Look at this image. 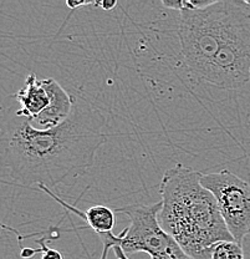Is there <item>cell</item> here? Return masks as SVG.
Masks as SVG:
<instances>
[{
    "instance_id": "cell-1",
    "label": "cell",
    "mask_w": 250,
    "mask_h": 259,
    "mask_svg": "<svg viewBox=\"0 0 250 259\" xmlns=\"http://www.w3.org/2000/svg\"><path fill=\"white\" fill-rule=\"evenodd\" d=\"M107 137L106 117L83 97L74 95L67 120L50 130L7 111L0 116V166L23 186L71 185L92 168Z\"/></svg>"
},
{
    "instance_id": "cell-2",
    "label": "cell",
    "mask_w": 250,
    "mask_h": 259,
    "mask_svg": "<svg viewBox=\"0 0 250 259\" xmlns=\"http://www.w3.org/2000/svg\"><path fill=\"white\" fill-rule=\"evenodd\" d=\"M202 172L176 164L160 185L162 208L158 222L192 259H211L214 245L234 241L216 198L201 185ZM235 242V241H234Z\"/></svg>"
},
{
    "instance_id": "cell-3",
    "label": "cell",
    "mask_w": 250,
    "mask_h": 259,
    "mask_svg": "<svg viewBox=\"0 0 250 259\" xmlns=\"http://www.w3.org/2000/svg\"><path fill=\"white\" fill-rule=\"evenodd\" d=\"M245 0H220L208 8L179 13L182 67L197 82L248 10Z\"/></svg>"
},
{
    "instance_id": "cell-4",
    "label": "cell",
    "mask_w": 250,
    "mask_h": 259,
    "mask_svg": "<svg viewBox=\"0 0 250 259\" xmlns=\"http://www.w3.org/2000/svg\"><path fill=\"white\" fill-rule=\"evenodd\" d=\"M161 208L162 202L160 201L153 204H130L115 209L130 220V226L120 233V248L126 255L143 252L149 255V259H192L160 226Z\"/></svg>"
},
{
    "instance_id": "cell-5",
    "label": "cell",
    "mask_w": 250,
    "mask_h": 259,
    "mask_svg": "<svg viewBox=\"0 0 250 259\" xmlns=\"http://www.w3.org/2000/svg\"><path fill=\"white\" fill-rule=\"evenodd\" d=\"M249 80L250 5L197 83L230 91L239 90Z\"/></svg>"
},
{
    "instance_id": "cell-6",
    "label": "cell",
    "mask_w": 250,
    "mask_h": 259,
    "mask_svg": "<svg viewBox=\"0 0 250 259\" xmlns=\"http://www.w3.org/2000/svg\"><path fill=\"white\" fill-rule=\"evenodd\" d=\"M201 185L214 196L234 241L243 245L250 234V183L229 169L202 174Z\"/></svg>"
},
{
    "instance_id": "cell-7",
    "label": "cell",
    "mask_w": 250,
    "mask_h": 259,
    "mask_svg": "<svg viewBox=\"0 0 250 259\" xmlns=\"http://www.w3.org/2000/svg\"><path fill=\"white\" fill-rule=\"evenodd\" d=\"M40 81L49 95L50 102L46 110H44L34 121H31V125H36L40 130L58 127L65 122L71 113L74 107V95L67 93L54 77H46Z\"/></svg>"
},
{
    "instance_id": "cell-8",
    "label": "cell",
    "mask_w": 250,
    "mask_h": 259,
    "mask_svg": "<svg viewBox=\"0 0 250 259\" xmlns=\"http://www.w3.org/2000/svg\"><path fill=\"white\" fill-rule=\"evenodd\" d=\"M13 97L20 104V109L15 113L20 117L28 118L30 122L46 110L50 102L46 90L42 88L41 81L37 79L35 72L26 76L24 86Z\"/></svg>"
},
{
    "instance_id": "cell-9",
    "label": "cell",
    "mask_w": 250,
    "mask_h": 259,
    "mask_svg": "<svg viewBox=\"0 0 250 259\" xmlns=\"http://www.w3.org/2000/svg\"><path fill=\"white\" fill-rule=\"evenodd\" d=\"M37 187H39L40 190L44 191L45 193L49 194L50 197H53L56 202L63 204L65 208L71 209V212H74L75 214L81 217L82 220L87 223V228L92 229L95 233H97L98 237L102 236V234L111 233V232L114 231L115 225H116V212H115V209L98 204V206L91 207V208H88L86 212H81V210L77 209L76 207H72L70 206V204L65 203L64 201H61L56 194L51 192L50 188L45 187V186L42 185H39Z\"/></svg>"
},
{
    "instance_id": "cell-10",
    "label": "cell",
    "mask_w": 250,
    "mask_h": 259,
    "mask_svg": "<svg viewBox=\"0 0 250 259\" xmlns=\"http://www.w3.org/2000/svg\"><path fill=\"white\" fill-rule=\"evenodd\" d=\"M211 259H244L243 245L234 241L217 243L212 249Z\"/></svg>"
},
{
    "instance_id": "cell-11",
    "label": "cell",
    "mask_w": 250,
    "mask_h": 259,
    "mask_svg": "<svg viewBox=\"0 0 250 259\" xmlns=\"http://www.w3.org/2000/svg\"><path fill=\"white\" fill-rule=\"evenodd\" d=\"M217 0H162L161 4L169 10L177 12H192L201 10L213 5Z\"/></svg>"
},
{
    "instance_id": "cell-12",
    "label": "cell",
    "mask_w": 250,
    "mask_h": 259,
    "mask_svg": "<svg viewBox=\"0 0 250 259\" xmlns=\"http://www.w3.org/2000/svg\"><path fill=\"white\" fill-rule=\"evenodd\" d=\"M46 241V238L36 239V243L40 244V248L37 250L41 253V259H64L61 252H59L58 249H54V248L47 247Z\"/></svg>"
},
{
    "instance_id": "cell-13",
    "label": "cell",
    "mask_w": 250,
    "mask_h": 259,
    "mask_svg": "<svg viewBox=\"0 0 250 259\" xmlns=\"http://www.w3.org/2000/svg\"><path fill=\"white\" fill-rule=\"evenodd\" d=\"M95 0H87V2H83V0H80V2H75V0H69L66 2V5L70 8L71 10H76L77 8H82V7H91V5H95Z\"/></svg>"
},
{
    "instance_id": "cell-14",
    "label": "cell",
    "mask_w": 250,
    "mask_h": 259,
    "mask_svg": "<svg viewBox=\"0 0 250 259\" xmlns=\"http://www.w3.org/2000/svg\"><path fill=\"white\" fill-rule=\"evenodd\" d=\"M93 7L101 8L102 10H106V12H111L117 7V2L116 0H101V2H96Z\"/></svg>"
},
{
    "instance_id": "cell-15",
    "label": "cell",
    "mask_w": 250,
    "mask_h": 259,
    "mask_svg": "<svg viewBox=\"0 0 250 259\" xmlns=\"http://www.w3.org/2000/svg\"><path fill=\"white\" fill-rule=\"evenodd\" d=\"M36 253H39V250H37V249H31V248H23V249H21L20 255L23 258H31V257H34Z\"/></svg>"
},
{
    "instance_id": "cell-16",
    "label": "cell",
    "mask_w": 250,
    "mask_h": 259,
    "mask_svg": "<svg viewBox=\"0 0 250 259\" xmlns=\"http://www.w3.org/2000/svg\"><path fill=\"white\" fill-rule=\"evenodd\" d=\"M112 249H114V253H115V255H116L117 259H130V257H128V255H126L125 252H123L120 247H114Z\"/></svg>"
},
{
    "instance_id": "cell-17",
    "label": "cell",
    "mask_w": 250,
    "mask_h": 259,
    "mask_svg": "<svg viewBox=\"0 0 250 259\" xmlns=\"http://www.w3.org/2000/svg\"><path fill=\"white\" fill-rule=\"evenodd\" d=\"M245 2H246V3H248V4L250 5V0H245Z\"/></svg>"
},
{
    "instance_id": "cell-18",
    "label": "cell",
    "mask_w": 250,
    "mask_h": 259,
    "mask_svg": "<svg viewBox=\"0 0 250 259\" xmlns=\"http://www.w3.org/2000/svg\"><path fill=\"white\" fill-rule=\"evenodd\" d=\"M3 227H5V226H3V225H0V228H3Z\"/></svg>"
}]
</instances>
